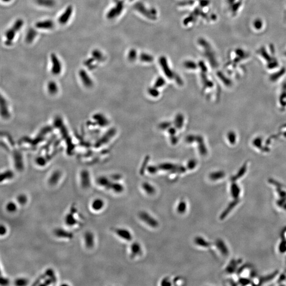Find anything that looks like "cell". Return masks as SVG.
Instances as JSON below:
<instances>
[{"label":"cell","mask_w":286,"mask_h":286,"mask_svg":"<svg viewBox=\"0 0 286 286\" xmlns=\"http://www.w3.org/2000/svg\"><path fill=\"white\" fill-rule=\"evenodd\" d=\"M77 214L78 210L77 209L76 206L74 204H73L70 207V211L66 214L64 217V222L66 225L69 227L81 225V221L77 217Z\"/></svg>","instance_id":"cell-2"},{"label":"cell","mask_w":286,"mask_h":286,"mask_svg":"<svg viewBox=\"0 0 286 286\" xmlns=\"http://www.w3.org/2000/svg\"><path fill=\"white\" fill-rule=\"evenodd\" d=\"M35 2L40 6L44 7H53L55 5V2L54 0H35Z\"/></svg>","instance_id":"cell-18"},{"label":"cell","mask_w":286,"mask_h":286,"mask_svg":"<svg viewBox=\"0 0 286 286\" xmlns=\"http://www.w3.org/2000/svg\"><path fill=\"white\" fill-rule=\"evenodd\" d=\"M187 205L184 200H181L177 207V211L179 214H183L186 212Z\"/></svg>","instance_id":"cell-29"},{"label":"cell","mask_w":286,"mask_h":286,"mask_svg":"<svg viewBox=\"0 0 286 286\" xmlns=\"http://www.w3.org/2000/svg\"><path fill=\"white\" fill-rule=\"evenodd\" d=\"M44 273L46 276L47 277L51 279L53 284H56L57 282V277H56L55 271L53 269L51 268L47 269L46 270H45Z\"/></svg>","instance_id":"cell-25"},{"label":"cell","mask_w":286,"mask_h":286,"mask_svg":"<svg viewBox=\"0 0 286 286\" xmlns=\"http://www.w3.org/2000/svg\"><path fill=\"white\" fill-rule=\"evenodd\" d=\"M37 36V32L33 29H30L28 31L26 35V41L28 44L33 42Z\"/></svg>","instance_id":"cell-19"},{"label":"cell","mask_w":286,"mask_h":286,"mask_svg":"<svg viewBox=\"0 0 286 286\" xmlns=\"http://www.w3.org/2000/svg\"><path fill=\"white\" fill-rule=\"evenodd\" d=\"M161 285L162 286H171V285H172V284L170 282L169 278L168 277H166L162 280Z\"/></svg>","instance_id":"cell-41"},{"label":"cell","mask_w":286,"mask_h":286,"mask_svg":"<svg viewBox=\"0 0 286 286\" xmlns=\"http://www.w3.org/2000/svg\"><path fill=\"white\" fill-rule=\"evenodd\" d=\"M224 172L222 171L212 172L209 175V178L212 181H216L217 180L222 179L224 177Z\"/></svg>","instance_id":"cell-28"},{"label":"cell","mask_w":286,"mask_h":286,"mask_svg":"<svg viewBox=\"0 0 286 286\" xmlns=\"http://www.w3.org/2000/svg\"><path fill=\"white\" fill-rule=\"evenodd\" d=\"M61 175H62L61 172L58 171L53 172L48 179V183L49 185L51 186H55L57 185L61 179Z\"/></svg>","instance_id":"cell-15"},{"label":"cell","mask_w":286,"mask_h":286,"mask_svg":"<svg viewBox=\"0 0 286 286\" xmlns=\"http://www.w3.org/2000/svg\"><path fill=\"white\" fill-rule=\"evenodd\" d=\"M142 188L143 190L149 195H153L156 192L155 188L151 184L148 182H144L142 184Z\"/></svg>","instance_id":"cell-21"},{"label":"cell","mask_w":286,"mask_h":286,"mask_svg":"<svg viewBox=\"0 0 286 286\" xmlns=\"http://www.w3.org/2000/svg\"><path fill=\"white\" fill-rule=\"evenodd\" d=\"M7 228L6 227V226L4 225H3V224H1V227H0V234H1V236H4L7 233Z\"/></svg>","instance_id":"cell-40"},{"label":"cell","mask_w":286,"mask_h":286,"mask_svg":"<svg viewBox=\"0 0 286 286\" xmlns=\"http://www.w3.org/2000/svg\"><path fill=\"white\" fill-rule=\"evenodd\" d=\"M51 60L52 63V72L54 74H58L61 72L62 70V64L58 57L55 53L51 55Z\"/></svg>","instance_id":"cell-8"},{"label":"cell","mask_w":286,"mask_h":286,"mask_svg":"<svg viewBox=\"0 0 286 286\" xmlns=\"http://www.w3.org/2000/svg\"><path fill=\"white\" fill-rule=\"evenodd\" d=\"M195 138H196V135H189L186 136V142L188 143V144H191L193 143V142H195Z\"/></svg>","instance_id":"cell-38"},{"label":"cell","mask_w":286,"mask_h":286,"mask_svg":"<svg viewBox=\"0 0 286 286\" xmlns=\"http://www.w3.org/2000/svg\"><path fill=\"white\" fill-rule=\"evenodd\" d=\"M53 234L55 237L63 240H72L74 237V233L70 230L62 227H57L53 230Z\"/></svg>","instance_id":"cell-3"},{"label":"cell","mask_w":286,"mask_h":286,"mask_svg":"<svg viewBox=\"0 0 286 286\" xmlns=\"http://www.w3.org/2000/svg\"><path fill=\"white\" fill-rule=\"evenodd\" d=\"M165 84V80L162 77H158L155 82L154 86L156 88H159L163 87Z\"/></svg>","instance_id":"cell-33"},{"label":"cell","mask_w":286,"mask_h":286,"mask_svg":"<svg viewBox=\"0 0 286 286\" xmlns=\"http://www.w3.org/2000/svg\"><path fill=\"white\" fill-rule=\"evenodd\" d=\"M54 22L51 20L38 21L35 24V27L41 30H51L54 27Z\"/></svg>","instance_id":"cell-10"},{"label":"cell","mask_w":286,"mask_h":286,"mask_svg":"<svg viewBox=\"0 0 286 286\" xmlns=\"http://www.w3.org/2000/svg\"><path fill=\"white\" fill-rule=\"evenodd\" d=\"M171 142L173 144H176L178 142V138L175 136V135H173V136H171Z\"/></svg>","instance_id":"cell-43"},{"label":"cell","mask_w":286,"mask_h":286,"mask_svg":"<svg viewBox=\"0 0 286 286\" xmlns=\"http://www.w3.org/2000/svg\"><path fill=\"white\" fill-rule=\"evenodd\" d=\"M28 201V197L24 193L19 194L16 197V202L19 205L21 206H25L26 205Z\"/></svg>","instance_id":"cell-27"},{"label":"cell","mask_w":286,"mask_h":286,"mask_svg":"<svg viewBox=\"0 0 286 286\" xmlns=\"http://www.w3.org/2000/svg\"><path fill=\"white\" fill-rule=\"evenodd\" d=\"M179 165H175L174 164L170 163H161L158 165L160 170L165 171H171L174 173L177 172V169Z\"/></svg>","instance_id":"cell-13"},{"label":"cell","mask_w":286,"mask_h":286,"mask_svg":"<svg viewBox=\"0 0 286 286\" xmlns=\"http://www.w3.org/2000/svg\"><path fill=\"white\" fill-rule=\"evenodd\" d=\"M147 171H149V173L151 174H152V175H154V174H155L156 173L157 171H158L159 169V168L158 166H155V165H150V166H149L146 169Z\"/></svg>","instance_id":"cell-37"},{"label":"cell","mask_w":286,"mask_h":286,"mask_svg":"<svg viewBox=\"0 0 286 286\" xmlns=\"http://www.w3.org/2000/svg\"><path fill=\"white\" fill-rule=\"evenodd\" d=\"M195 142L198 144V149L199 153L201 155L205 156L207 154V149L206 145L204 143V140L201 136L196 135Z\"/></svg>","instance_id":"cell-11"},{"label":"cell","mask_w":286,"mask_h":286,"mask_svg":"<svg viewBox=\"0 0 286 286\" xmlns=\"http://www.w3.org/2000/svg\"><path fill=\"white\" fill-rule=\"evenodd\" d=\"M158 127L161 130H168L170 127H171V123L169 121H165L160 123Z\"/></svg>","instance_id":"cell-36"},{"label":"cell","mask_w":286,"mask_h":286,"mask_svg":"<svg viewBox=\"0 0 286 286\" xmlns=\"http://www.w3.org/2000/svg\"><path fill=\"white\" fill-rule=\"evenodd\" d=\"M123 189H124L123 186L121 184L117 182H112L110 190H112L115 193H121L123 191Z\"/></svg>","instance_id":"cell-26"},{"label":"cell","mask_w":286,"mask_h":286,"mask_svg":"<svg viewBox=\"0 0 286 286\" xmlns=\"http://www.w3.org/2000/svg\"><path fill=\"white\" fill-rule=\"evenodd\" d=\"M215 244L217 247V249H218L219 251L221 252L223 255H226L228 254V249L226 246L225 244H224V243L221 240H217L215 242Z\"/></svg>","instance_id":"cell-22"},{"label":"cell","mask_w":286,"mask_h":286,"mask_svg":"<svg viewBox=\"0 0 286 286\" xmlns=\"http://www.w3.org/2000/svg\"><path fill=\"white\" fill-rule=\"evenodd\" d=\"M29 283L28 279L24 277L17 278L14 280V285L17 286H27Z\"/></svg>","instance_id":"cell-30"},{"label":"cell","mask_w":286,"mask_h":286,"mask_svg":"<svg viewBox=\"0 0 286 286\" xmlns=\"http://www.w3.org/2000/svg\"><path fill=\"white\" fill-rule=\"evenodd\" d=\"M140 219L153 228H156L158 226V222L156 219L145 212H140L139 213Z\"/></svg>","instance_id":"cell-4"},{"label":"cell","mask_w":286,"mask_h":286,"mask_svg":"<svg viewBox=\"0 0 286 286\" xmlns=\"http://www.w3.org/2000/svg\"><path fill=\"white\" fill-rule=\"evenodd\" d=\"M194 242L196 245L203 247H208L210 245L209 242L207 241L201 236H197L194 240Z\"/></svg>","instance_id":"cell-20"},{"label":"cell","mask_w":286,"mask_h":286,"mask_svg":"<svg viewBox=\"0 0 286 286\" xmlns=\"http://www.w3.org/2000/svg\"><path fill=\"white\" fill-rule=\"evenodd\" d=\"M197 165V160H194V159H191L188 162L187 165H186V168L189 170H193L196 167Z\"/></svg>","instance_id":"cell-35"},{"label":"cell","mask_w":286,"mask_h":286,"mask_svg":"<svg viewBox=\"0 0 286 286\" xmlns=\"http://www.w3.org/2000/svg\"><path fill=\"white\" fill-rule=\"evenodd\" d=\"M5 209L9 213H14L18 209V205L14 201H10L5 205Z\"/></svg>","instance_id":"cell-24"},{"label":"cell","mask_w":286,"mask_h":286,"mask_svg":"<svg viewBox=\"0 0 286 286\" xmlns=\"http://www.w3.org/2000/svg\"><path fill=\"white\" fill-rule=\"evenodd\" d=\"M1 182H2L6 181L7 180L11 179L13 177V173L12 171H7L3 173L1 175Z\"/></svg>","instance_id":"cell-31"},{"label":"cell","mask_w":286,"mask_h":286,"mask_svg":"<svg viewBox=\"0 0 286 286\" xmlns=\"http://www.w3.org/2000/svg\"><path fill=\"white\" fill-rule=\"evenodd\" d=\"M73 12V8L72 5H69L65 10L64 12L58 17V21L62 25H66L71 19Z\"/></svg>","instance_id":"cell-7"},{"label":"cell","mask_w":286,"mask_h":286,"mask_svg":"<svg viewBox=\"0 0 286 286\" xmlns=\"http://www.w3.org/2000/svg\"><path fill=\"white\" fill-rule=\"evenodd\" d=\"M83 240L85 247L86 249H93L95 245V235L90 230H88L84 233Z\"/></svg>","instance_id":"cell-5"},{"label":"cell","mask_w":286,"mask_h":286,"mask_svg":"<svg viewBox=\"0 0 286 286\" xmlns=\"http://www.w3.org/2000/svg\"><path fill=\"white\" fill-rule=\"evenodd\" d=\"M148 93L149 95H151L152 97H153V98L158 97V95L160 94L158 88H156L154 86L153 88H149L148 90Z\"/></svg>","instance_id":"cell-34"},{"label":"cell","mask_w":286,"mask_h":286,"mask_svg":"<svg viewBox=\"0 0 286 286\" xmlns=\"http://www.w3.org/2000/svg\"><path fill=\"white\" fill-rule=\"evenodd\" d=\"M184 123V117L183 115L181 114H177L175 117V121H174V125L175 127L178 129H181L183 126Z\"/></svg>","instance_id":"cell-17"},{"label":"cell","mask_w":286,"mask_h":286,"mask_svg":"<svg viewBox=\"0 0 286 286\" xmlns=\"http://www.w3.org/2000/svg\"><path fill=\"white\" fill-rule=\"evenodd\" d=\"M168 133L169 134V135H170V136H173V135H175V134H176V132H177V128L175 127H170V128H169L168 129Z\"/></svg>","instance_id":"cell-42"},{"label":"cell","mask_w":286,"mask_h":286,"mask_svg":"<svg viewBox=\"0 0 286 286\" xmlns=\"http://www.w3.org/2000/svg\"><path fill=\"white\" fill-rule=\"evenodd\" d=\"M80 184L83 189H88L91 186V180L89 172L86 170H83L80 173Z\"/></svg>","instance_id":"cell-6"},{"label":"cell","mask_w":286,"mask_h":286,"mask_svg":"<svg viewBox=\"0 0 286 286\" xmlns=\"http://www.w3.org/2000/svg\"><path fill=\"white\" fill-rule=\"evenodd\" d=\"M2 1H3L4 2H9L10 1H11V0H2Z\"/></svg>","instance_id":"cell-45"},{"label":"cell","mask_w":286,"mask_h":286,"mask_svg":"<svg viewBox=\"0 0 286 286\" xmlns=\"http://www.w3.org/2000/svg\"><path fill=\"white\" fill-rule=\"evenodd\" d=\"M114 233L122 239L127 241H130L133 238V236L130 232L125 228H117L114 229Z\"/></svg>","instance_id":"cell-9"},{"label":"cell","mask_w":286,"mask_h":286,"mask_svg":"<svg viewBox=\"0 0 286 286\" xmlns=\"http://www.w3.org/2000/svg\"><path fill=\"white\" fill-rule=\"evenodd\" d=\"M92 56L94 59L98 61H102L103 58V55L98 49H95L92 52Z\"/></svg>","instance_id":"cell-32"},{"label":"cell","mask_w":286,"mask_h":286,"mask_svg":"<svg viewBox=\"0 0 286 286\" xmlns=\"http://www.w3.org/2000/svg\"><path fill=\"white\" fill-rule=\"evenodd\" d=\"M121 178V176L119 175H114L113 176H112L111 177L112 179L115 180V181H118V180L120 179Z\"/></svg>","instance_id":"cell-44"},{"label":"cell","mask_w":286,"mask_h":286,"mask_svg":"<svg viewBox=\"0 0 286 286\" xmlns=\"http://www.w3.org/2000/svg\"><path fill=\"white\" fill-rule=\"evenodd\" d=\"M130 251H131L130 256L132 259L134 258L136 256H140L142 253L141 246L137 242L133 243L130 247Z\"/></svg>","instance_id":"cell-14"},{"label":"cell","mask_w":286,"mask_h":286,"mask_svg":"<svg viewBox=\"0 0 286 286\" xmlns=\"http://www.w3.org/2000/svg\"><path fill=\"white\" fill-rule=\"evenodd\" d=\"M105 201L101 198H95L92 201L91 207L92 209L95 212H99L105 207Z\"/></svg>","instance_id":"cell-12"},{"label":"cell","mask_w":286,"mask_h":286,"mask_svg":"<svg viewBox=\"0 0 286 286\" xmlns=\"http://www.w3.org/2000/svg\"><path fill=\"white\" fill-rule=\"evenodd\" d=\"M160 64H162V67L163 69V72L164 73L165 75L168 77L169 79H172V78L174 77L173 74L172 73L171 70L169 68V67L168 66V64L166 62H160Z\"/></svg>","instance_id":"cell-23"},{"label":"cell","mask_w":286,"mask_h":286,"mask_svg":"<svg viewBox=\"0 0 286 286\" xmlns=\"http://www.w3.org/2000/svg\"><path fill=\"white\" fill-rule=\"evenodd\" d=\"M10 283L9 279L7 277L1 276L0 278V285L1 286H7Z\"/></svg>","instance_id":"cell-39"},{"label":"cell","mask_w":286,"mask_h":286,"mask_svg":"<svg viewBox=\"0 0 286 286\" xmlns=\"http://www.w3.org/2000/svg\"><path fill=\"white\" fill-rule=\"evenodd\" d=\"M112 182L107 177H100L97 180V183L100 186L103 187L107 190H110Z\"/></svg>","instance_id":"cell-16"},{"label":"cell","mask_w":286,"mask_h":286,"mask_svg":"<svg viewBox=\"0 0 286 286\" xmlns=\"http://www.w3.org/2000/svg\"><path fill=\"white\" fill-rule=\"evenodd\" d=\"M23 23L24 22L23 20L21 19H18L14 22L13 25L12 26L11 28L6 31L5 33V44L7 46H10L12 44L16 33L20 30V29L23 26Z\"/></svg>","instance_id":"cell-1"}]
</instances>
